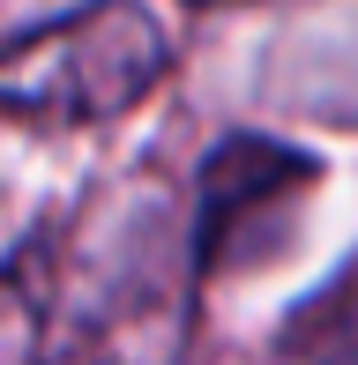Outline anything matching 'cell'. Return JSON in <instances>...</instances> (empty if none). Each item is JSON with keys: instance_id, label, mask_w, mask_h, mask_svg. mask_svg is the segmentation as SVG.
I'll return each instance as SVG.
<instances>
[{"instance_id": "6da1fadb", "label": "cell", "mask_w": 358, "mask_h": 365, "mask_svg": "<svg viewBox=\"0 0 358 365\" xmlns=\"http://www.w3.org/2000/svg\"><path fill=\"white\" fill-rule=\"evenodd\" d=\"M172 75V38L135 0H83L0 45V112L45 127H97L135 112Z\"/></svg>"}, {"instance_id": "7a4b0ae2", "label": "cell", "mask_w": 358, "mask_h": 365, "mask_svg": "<svg viewBox=\"0 0 358 365\" xmlns=\"http://www.w3.org/2000/svg\"><path fill=\"white\" fill-rule=\"evenodd\" d=\"M314 187V164L299 149H276L262 135H239L232 149H217L202 187V261L217 269L232 246H254V217L262 209H299V194Z\"/></svg>"}, {"instance_id": "3957f363", "label": "cell", "mask_w": 358, "mask_h": 365, "mask_svg": "<svg viewBox=\"0 0 358 365\" xmlns=\"http://www.w3.org/2000/svg\"><path fill=\"white\" fill-rule=\"evenodd\" d=\"M284 343H299V351H329V358H351L358 365V261L299 313V321H291Z\"/></svg>"}, {"instance_id": "277c9868", "label": "cell", "mask_w": 358, "mask_h": 365, "mask_svg": "<svg viewBox=\"0 0 358 365\" xmlns=\"http://www.w3.org/2000/svg\"><path fill=\"white\" fill-rule=\"evenodd\" d=\"M0 365H38V298L0 276Z\"/></svg>"}, {"instance_id": "5b68a950", "label": "cell", "mask_w": 358, "mask_h": 365, "mask_svg": "<svg viewBox=\"0 0 358 365\" xmlns=\"http://www.w3.org/2000/svg\"><path fill=\"white\" fill-rule=\"evenodd\" d=\"M284 365H351V358H329V351H299V343H284Z\"/></svg>"}, {"instance_id": "8992f818", "label": "cell", "mask_w": 358, "mask_h": 365, "mask_svg": "<svg viewBox=\"0 0 358 365\" xmlns=\"http://www.w3.org/2000/svg\"><path fill=\"white\" fill-rule=\"evenodd\" d=\"M202 8H217V0H202Z\"/></svg>"}]
</instances>
